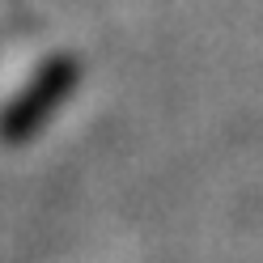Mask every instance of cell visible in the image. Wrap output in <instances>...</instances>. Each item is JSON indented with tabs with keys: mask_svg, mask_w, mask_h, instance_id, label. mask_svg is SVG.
Returning a JSON list of instances; mask_svg holds the SVG:
<instances>
[{
	"mask_svg": "<svg viewBox=\"0 0 263 263\" xmlns=\"http://www.w3.org/2000/svg\"><path fill=\"white\" fill-rule=\"evenodd\" d=\"M81 81V64L72 55H60L51 64H43V72L34 77V85H26L17 93V102L5 110V119H0V132H5L9 140H26L34 136V127L51 115L60 102H68V93L77 89Z\"/></svg>",
	"mask_w": 263,
	"mask_h": 263,
	"instance_id": "6da1fadb",
	"label": "cell"
}]
</instances>
